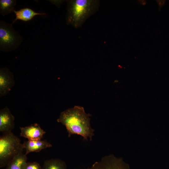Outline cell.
<instances>
[{
  "label": "cell",
  "mask_w": 169,
  "mask_h": 169,
  "mask_svg": "<svg viewBox=\"0 0 169 169\" xmlns=\"http://www.w3.org/2000/svg\"><path fill=\"white\" fill-rule=\"evenodd\" d=\"M91 116L86 113L83 107L75 105L61 112L57 121L65 126L69 137L77 134L82 136L84 140L88 141L89 138L91 141L95 130L91 126Z\"/></svg>",
  "instance_id": "6da1fadb"
},
{
  "label": "cell",
  "mask_w": 169,
  "mask_h": 169,
  "mask_svg": "<svg viewBox=\"0 0 169 169\" xmlns=\"http://www.w3.org/2000/svg\"><path fill=\"white\" fill-rule=\"evenodd\" d=\"M66 23L77 28L86 20L97 12L100 5L99 0H69L67 1Z\"/></svg>",
  "instance_id": "7a4b0ae2"
},
{
  "label": "cell",
  "mask_w": 169,
  "mask_h": 169,
  "mask_svg": "<svg viewBox=\"0 0 169 169\" xmlns=\"http://www.w3.org/2000/svg\"><path fill=\"white\" fill-rule=\"evenodd\" d=\"M24 149L19 138L12 132L0 137V167L7 165L16 156Z\"/></svg>",
  "instance_id": "3957f363"
},
{
  "label": "cell",
  "mask_w": 169,
  "mask_h": 169,
  "mask_svg": "<svg viewBox=\"0 0 169 169\" xmlns=\"http://www.w3.org/2000/svg\"><path fill=\"white\" fill-rule=\"evenodd\" d=\"M22 36L12 26L3 21H0V49L9 52L17 49L22 42Z\"/></svg>",
  "instance_id": "277c9868"
},
{
  "label": "cell",
  "mask_w": 169,
  "mask_h": 169,
  "mask_svg": "<svg viewBox=\"0 0 169 169\" xmlns=\"http://www.w3.org/2000/svg\"><path fill=\"white\" fill-rule=\"evenodd\" d=\"M86 169H130V167L121 158L111 155L103 157L100 161L95 162Z\"/></svg>",
  "instance_id": "5b68a950"
},
{
  "label": "cell",
  "mask_w": 169,
  "mask_h": 169,
  "mask_svg": "<svg viewBox=\"0 0 169 169\" xmlns=\"http://www.w3.org/2000/svg\"><path fill=\"white\" fill-rule=\"evenodd\" d=\"M13 74L7 68L0 69V96L6 95L15 84Z\"/></svg>",
  "instance_id": "8992f818"
},
{
  "label": "cell",
  "mask_w": 169,
  "mask_h": 169,
  "mask_svg": "<svg viewBox=\"0 0 169 169\" xmlns=\"http://www.w3.org/2000/svg\"><path fill=\"white\" fill-rule=\"evenodd\" d=\"M14 117L8 108L0 111V131L4 134L11 132L14 127Z\"/></svg>",
  "instance_id": "52a82bcc"
},
{
  "label": "cell",
  "mask_w": 169,
  "mask_h": 169,
  "mask_svg": "<svg viewBox=\"0 0 169 169\" xmlns=\"http://www.w3.org/2000/svg\"><path fill=\"white\" fill-rule=\"evenodd\" d=\"M20 136L30 140H41L46 133L37 123L20 127Z\"/></svg>",
  "instance_id": "ba28073f"
},
{
  "label": "cell",
  "mask_w": 169,
  "mask_h": 169,
  "mask_svg": "<svg viewBox=\"0 0 169 169\" xmlns=\"http://www.w3.org/2000/svg\"><path fill=\"white\" fill-rule=\"evenodd\" d=\"M23 144L26 150L25 154L26 155L32 152H39L43 149L52 146V145L46 140H28L24 142Z\"/></svg>",
  "instance_id": "9c48e42d"
},
{
  "label": "cell",
  "mask_w": 169,
  "mask_h": 169,
  "mask_svg": "<svg viewBox=\"0 0 169 169\" xmlns=\"http://www.w3.org/2000/svg\"><path fill=\"white\" fill-rule=\"evenodd\" d=\"M15 14V18L13 22V24L17 20H21L27 22L32 20L37 15H45L46 13H38L29 8H24L13 12Z\"/></svg>",
  "instance_id": "30bf717a"
},
{
  "label": "cell",
  "mask_w": 169,
  "mask_h": 169,
  "mask_svg": "<svg viewBox=\"0 0 169 169\" xmlns=\"http://www.w3.org/2000/svg\"><path fill=\"white\" fill-rule=\"evenodd\" d=\"M26 155L23 153L15 156L5 169H25L27 163Z\"/></svg>",
  "instance_id": "8fae6325"
},
{
  "label": "cell",
  "mask_w": 169,
  "mask_h": 169,
  "mask_svg": "<svg viewBox=\"0 0 169 169\" xmlns=\"http://www.w3.org/2000/svg\"><path fill=\"white\" fill-rule=\"evenodd\" d=\"M16 4L15 0H0V13L3 16L13 12Z\"/></svg>",
  "instance_id": "7c38bea8"
},
{
  "label": "cell",
  "mask_w": 169,
  "mask_h": 169,
  "mask_svg": "<svg viewBox=\"0 0 169 169\" xmlns=\"http://www.w3.org/2000/svg\"><path fill=\"white\" fill-rule=\"evenodd\" d=\"M42 169H66V166L63 161L57 159L45 161Z\"/></svg>",
  "instance_id": "4fadbf2b"
},
{
  "label": "cell",
  "mask_w": 169,
  "mask_h": 169,
  "mask_svg": "<svg viewBox=\"0 0 169 169\" xmlns=\"http://www.w3.org/2000/svg\"><path fill=\"white\" fill-rule=\"evenodd\" d=\"M25 169H42L40 164L36 162H27Z\"/></svg>",
  "instance_id": "5bb4252c"
},
{
  "label": "cell",
  "mask_w": 169,
  "mask_h": 169,
  "mask_svg": "<svg viewBox=\"0 0 169 169\" xmlns=\"http://www.w3.org/2000/svg\"><path fill=\"white\" fill-rule=\"evenodd\" d=\"M156 1L158 3L159 9L161 8V7L164 5L165 2V1L163 0H157Z\"/></svg>",
  "instance_id": "9a60e30c"
},
{
  "label": "cell",
  "mask_w": 169,
  "mask_h": 169,
  "mask_svg": "<svg viewBox=\"0 0 169 169\" xmlns=\"http://www.w3.org/2000/svg\"><path fill=\"white\" fill-rule=\"evenodd\" d=\"M139 1L140 3L143 5H145L146 4V1H143V0H140V1Z\"/></svg>",
  "instance_id": "2e32d148"
}]
</instances>
